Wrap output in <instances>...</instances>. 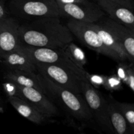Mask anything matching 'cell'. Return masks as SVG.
<instances>
[{
    "mask_svg": "<svg viewBox=\"0 0 134 134\" xmlns=\"http://www.w3.org/2000/svg\"><path fill=\"white\" fill-rule=\"evenodd\" d=\"M19 39L24 45L63 48L73 41V35L60 17H44L20 25Z\"/></svg>",
    "mask_w": 134,
    "mask_h": 134,
    "instance_id": "6da1fadb",
    "label": "cell"
},
{
    "mask_svg": "<svg viewBox=\"0 0 134 134\" xmlns=\"http://www.w3.org/2000/svg\"><path fill=\"white\" fill-rule=\"evenodd\" d=\"M37 77L46 95L71 116L80 121H88L92 119L90 108L82 94L64 88L39 73H37Z\"/></svg>",
    "mask_w": 134,
    "mask_h": 134,
    "instance_id": "7a4b0ae2",
    "label": "cell"
},
{
    "mask_svg": "<svg viewBox=\"0 0 134 134\" xmlns=\"http://www.w3.org/2000/svg\"><path fill=\"white\" fill-rule=\"evenodd\" d=\"M16 51L31 60L33 62L54 64L63 67L72 71L74 73L86 79V71L79 68L72 62L63 48H51L44 47H36L20 44Z\"/></svg>",
    "mask_w": 134,
    "mask_h": 134,
    "instance_id": "3957f363",
    "label": "cell"
},
{
    "mask_svg": "<svg viewBox=\"0 0 134 134\" xmlns=\"http://www.w3.org/2000/svg\"><path fill=\"white\" fill-rule=\"evenodd\" d=\"M8 9L13 16L27 20L60 17L56 0H9Z\"/></svg>",
    "mask_w": 134,
    "mask_h": 134,
    "instance_id": "277c9868",
    "label": "cell"
},
{
    "mask_svg": "<svg viewBox=\"0 0 134 134\" xmlns=\"http://www.w3.org/2000/svg\"><path fill=\"white\" fill-rule=\"evenodd\" d=\"M66 25L71 34L84 45L92 51L111 58L119 62H122L120 58L117 54L110 51L103 44L99 35L92 26V23L69 19Z\"/></svg>",
    "mask_w": 134,
    "mask_h": 134,
    "instance_id": "5b68a950",
    "label": "cell"
},
{
    "mask_svg": "<svg viewBox=\"0 0 134 134\" xmlns=\"http://www.w3.org/2000/svg\"><path fill=\"white\" fill-rule=\"evenodd\" d=\"M81 94L99 127L105 132L115 133L109 117L107 99L88 81H82Z\"/></svg>",
    "mask_w": 134,
    "mask_h": 134,
    "instance_id": "8992f818",
    "label": "cell"
},
{
    "mask_svg": "<svg viewBox=\"0 0 134 134\" xmlns=\"http://www.w3.org/2000/svg\"><path fill=\"white\" fill-rule=\"evenodd\" d=\"M34 63L36 66L37 73L45 76L64 88L81 94L82 81L87 80L84 79L77 73L63 67L44 63Z\"/></svg>",
    "mask_w": 134,
    "mask_h": 134,
    "instance_id": "52a82bcc",
    "label": "cell"
},
{
    "mask_svg": "<svg viewBox=\"0 0 134 134\" xmlns=\"http://www.w3.org/2000/svg\"><path fill=\"white\" fill-rule=\"evenodd\" d=\"M60 16L67 17L88 23H95L104 16V12L97 4L88 3H58Z\"/></svg>",
    "mask_w": 134,
    "mask_h": 134,
    "instance_id": "ba28073f",
    "label": "cell"
},
{
    "mask_svg": "<svg viewBox=\"0 0 134 134\" xmlns=\"http://www.w3.org/2000/svg\"><path fill=\"white\" fill-rule=\"evenodd\" d=\"M97 23L108 30L121 44L128 56V60L133 64L134 58V31L124 25L111 19L101 18Z\"/></svg>",
    "mask_w": 134,
    "mask_h": 134,
    "instance_id": "9c48e42d",
    "label": "cell"
},
{
    "mask_svg": "<svg viewBox=\"0 0 134 134\" xmlns=\"http://www.w3.org/2000/svg\"><path fill=\"white\" fill-rule=\"evenodd\" d=\"M19 27L20 24L13 17L0 19V58L15 51L20 45Z\"/></svg>",
    "mask_w": 134,
    "mask_h": 134,
    "instance_id": "30bf717a",
    "label": "cell"
},
{
    "mask_svg": "<svg viewBox=\"0 0 134 134\" xmlns=\"http://www.w3.org/2000/svg\"><path fill=\"white\" fill-rule=\"evenodd\" d=\"M21 94V98L27 101L39 112L47 118L58 115V111L54 102L44 93L34 88L25 87L17 85Z\"/></svg>",
    "mask_w": 134,
    "mask_h": 134,
    "instance_id": "8fae6325",
    "label": "cell"
},
{
    "mask_svg": "<svg viewBox=\"0 0 134 134\" xmlns=\"http://www.w3.org/2000/svg\"><path fill=\"white\" fill-rule=\"evenodd\" d=\"M97 5L111 19L134 31V16L132 9L109 0H96Z\"/></svg>",
    "mask_w": 134,
    "mask_h": 134,
    "instance_id": "7c38bea8",
    "label": "cell"
},
{
    "mask_svg": "<svg viewBox=\"0 0 134 134\" xmlns=\"http://www.w3.org/2000/svg\"><path fill=\"white\" fill-rule=\"evenodd\" d=\"M4 79L25 87L34 88L45 94L44 88L39 82L37 73L9 69L4 74Z\"/></svg>",
    "mask_w": 134,
    "mask_h": 134,
    "instance_id": "4fadbf2b",
    "label": "cell"
},
{
    "mask_svg": "<svg viewBox=\"0 0 134 134\" xmlns=\"http://www.w3.org/2000/svg\"><path fill=\"white\" fill-rule=\"evenodd\" d=\"M9 103L17 112L34 124H41L44 122L47 118L33 107L29 102L16 96L8 97Z\"/></svg>",
    "mask_w": 134,
    "mask_h": 134,
    "instance_id": "5bb4252c",
    "label": "cell"
},
{
    "mask_svg": "<svg viewBox=\"0 0 134 134\" xmlns=\"http://www.w3.org/2000/svg\"><path fill=\"white\" fill-rule=\"evenodd\" d=\"M1 59L9 69L37 73L35 64L25 55L16 51L7 54Z\"/></svg>",
    "mask_w": 134,
    "mask_h": 134,
    "instance_id": "9a60e30c",
    "label": "cell"
},
{
    "mask_svg": "<svg viewBox=\"0 0 134 134\" xmlns=\"http://www.w3.org/2000/svg\"><path fill=\"white\" fill-rule=\"evenodd\" d=\"M92 26L95 28L96 31L99 35L103 44L110 51L117 54L120 58L122 62H124L126 60H128V56H127L122 46L108 30H107L103 26L99 25L97 22L92 23Z\"/></svg>",
    "mask_w": 134,
    "mask_h": 134,
    "instance_id": "2e32d148",
    "label": "cell"
},
{
    "mask_svg": "<svg viewBox=\"0 0 134 134\" xmlns=\"http://www.w3.org/2000/svg\"><path fill=\"white\" fill-rule=\"evenodd\" d=\"M106 99L108 104L109 117L114 132L118 134L132 133L124 116L115 105L113 97L110 96Z\"/></svg>",
    "mask_w": 134,
    "mask_h": 134,
    "instance_id": "e0dca14e",
    "label": "cell"
},
{
    "mask_svg": "<svg viewBox=\"0 0 134 134\" xmlns=\"http://www.w3.org/2000/svg\"><path fill=\"white\" fill-rule=\"evenodd\" d=\"M63 50L77 66L81 69H85L84 66L87 63V59L85 52L81 48L71 41L65 45Z\"/></svg>",
    "mask_w": 134,
    "mask_h": 134,
    "instance_id": "ac0fdd59",
    "label": "cell"
},
{
    "mask_svg": "<svg viewBox=\"0 0 134 134\" xmlns=\"http://www.w3.org/2000/svg\"><path fill=\"white\" fill-rule=\"evenodd\" d=\"M115 105L121 112L126 120L132 133H134V105L133 103L119 102L113 99Z\"/></svg>",
    "mask_w": 134,
    "mask_h": 134,
    "instance_id": "d6986e66",
    "label": "cell"
},
{
    "mask_svg": "<svg viewBox=\"0 0 134 134\" xmlns=\"http://www.w3.org/2000/svg\"><path fill=\"white\" fill-rule=\"evenodd\" d=\"M103 88L111 92L120 90L122 88V82L117 75L106 76L105 82Z\"/></svg>",
    "mask_w": 134,
    "mask_h": 134,
    "instance_id": "ffe728a7",
    "label": "cell"
},
{
    "mask_svg": "<svg viewBox=\"0 0 134 134\" xmlns=\"http://www.w3.org/2000/svg\"><path fill=\"white\" fill-rule=\"evenodd\" d=\"M86 78L88 82L96 88L103 87L105 82L106 76L99 75H91L86 72Z\"/></svg>",
    "mask_w": 134,
    "mask_h": 134,
    "instance_id": "44dd1931",
    "label": "cell"
},
{
    "mask_svg": "<svg viewBox=\"0 0 134 134\" xmlns=\"http://www.w3.org/2000/svg\"><path fill=\"white\" fill-rule=\"evenodd\" d=\"M3 86L4 90L8 97L16 96L21 98L20 92L19 88L16 84L14 83L11 81H7L6 82L3 84Z\"/></svg>",
    "mask_w": 134,
    "mask_h": 134,
    "instance_id": "7402d4cb",
    "label": "cell"
},
{
    "mask_svg": "<svg viewBox=\"0 0 134 134\" xmlns=\"http://www.w3.org/2000/svg\"><path fill=\"white\" fill-rule=\"evenodd\" d=\"M127 66L128 65L124 64V62H120L117 67V76L126 85L127 83Z\"/></svg>",
    "mask_w": 134,
    "mask_h": 134,
    "instance_id": "603a6c76",
    "label": "cell"
},
{
    "mask_svg": "<svg viewBox=\"0 0 134 134\" xmlns=\"http://www.w3.org/2000/svg\"><path fill=\"white\" fill-rule=\"evenodd\" d=\"M126 85L131 89L132 92H134V71L133 64L127 66V83Z\"/></svg>",
    "mask_w": 134,
    "mask_h": 134,
    "instance_id": "cb8c5ba5",
    "label": "cell"
},
{
    "mask_svg": "<svg viewBox=\"0 0 134 134\" xmlns=\"http://www.w3.org/2000/svg\"><path fill=\"white\" fill-rule=\"evenodd\" d=\"M6 1L7 0H0V19L9 16L6 8Z\"/></svg>",
    "mask_w": 134,
    "mask_h": 134,
    "instance_id": "d4e9b609",
    "label": "cell"
},
{
    "mask_svg": "<svg viewBox=\"0 0 134 134\" xmlns=\"http://www.w3.org/2000/svg\"><path fill=\"white\" fill-rule=\"evenodd\" d=\"M109 1L117 3L120 4V5H123V6L132 9V10H133V0H109Z\"/></svg>",
    "mask_w": 134,
    "mask_h": 134,
    "instance_id": "484cf974",
    "label": "cell"
},
{
    "mask_svg": "<svg viewBox=\"0 0 134 134\" xmlns=\"http://www.w3.org/2000/svg\"><path fill=\"white\" fill-rule=\"evenodd\" d=\"M57 3H88L91 2L89 0H56Z\"/></svg>",
    "mask_w": 134,
    "mask_h": 134,
    "instance_id": "4316f807",
    "label": "cell"
},
{
    "mask_svg": "<svg viewBox=\"0 0 134 134\" xmlns=\"http://www.w3.org/2000/svg\"><path fill=\"white\" fill-rule=\"evenodd\" d=\"M3 107H0V113H3Z\"/></svg>",
    "mask_w": 134,
    "mask_h": 134,
    "instance_id": "83f0119b",
    "label": "cell"
}]
</instances>
